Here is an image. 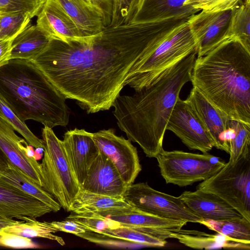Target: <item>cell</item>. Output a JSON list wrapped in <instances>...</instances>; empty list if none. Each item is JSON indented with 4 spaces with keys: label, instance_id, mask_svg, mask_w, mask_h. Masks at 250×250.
Segmentation results:
<instances>
[{
    "label": "cell",
    "instance_id": "cell-1",
    "mask_svg": "<svg viewBox=\"0 0 250 250\" xmlns=\"http://www.w3.org/2000/svg\"><path fill=\"white\" fill-rule=\"evenodd\" d=\"M178 26L174 18L108 25L87 42L51 40L32 60L88 113L108 110L128 79Z\"/></svg>",
    "mask_w": 250,
    "mask_h": 250
},
{
    "label": "cell",
    "instance_id": "cell-2",
    "mask_svg": "<svg viewBox=\"0 0 250 250\" xmlns=\"http://www.w3.org/2000/svg\"><path fill=\"white\" fill-rule=\"evenodd\" d=\"M196 57L195 49L151 85L130 95H119L113 103L119 127L149 158H155L163 149L167 122L183 86L191 81Z\"/></svg>",
    "mask_w": 250,
    "mask_h": 250
},
{
    "label": "cell",
    "instance_id": "cell-3",
    "mask_svg": "<svg viewBox=\"0 0 250 250\" xmlns=\"http://www.w3.org/2000/svg\"><path fill=\"white\" fill-rule=\"evenodd\" d=\"M193 87L231 119L250 124V50L229 38L196 57Z\"/></svg>",
    "mask_w": 250,
    "mask_h": 250
},
{
    "label": "cell",
    "instance_id": "cell-4",
    "mask_svg": "<svg viewBox=\"0 0 250 250\" xmlns=\"http://www.w3.org/2000/svg\"><path fill=\"white\" fill-rule=\"evenodd\" d=\"M0 97L23 122L51 128L68 124L66 99L32 60L10 59L0 67Z\"/></svg>",
    "mask_w": 250,
    "mask_h": 250
},
{
    "label": "cell",
    "instance_id": "cell-5",
    "mask_svg": "<svg viewBox=\"0 0 250 250\" xmlns=\"http://www.w3.org/2000/svg\"><path fill=\"white\" fill-rule=\"evenodd\" d=\"M43 157L40 164L42 187L49 193L65 211L80 189L68 161L62 140L51 128L42 129Z\"/></svg>",
    "mask_w": 250,
    "mask_h": 250
},
{
    "label": "cell",
    "instance_id": "cell-6",
    "mask_svg": "<svg viewBox=\"0 0 250 250\" xmlns=\"http://www.w3.org/2000/svg\"><path fill=\"white\" fill-rule=\"evenodd\" d=\"M188 21L176 28L154 49L129 77L126 85L135 91L149 86L167 69L196 49V42Z\"/></svg>",
    "mask_w": 250,
    "mask_h": 250
},
{
    "label": "cell",
    "instance_id": "cell-7",
    "mask_svg": "<svg viewBox=\"0 0 250 250\" xmlns=\"http://www.w3.org/2000/svg\"><path fill=\"white\" fill-rule=\"evenodd\" d=\"M196 189L219 196L250 221V151L234 164L226 163L214 175L198 184Z\"/></svg>",
    "mask_w": 250,
    "mask_h": 250
},
{
    "label": "cell",
    "instance_id": "cell-8",
    "mask_svg": "<svg viewBox=\"0 0 250 250\" xmlns=\"http://www.w3.org/2000/svg\"><path fill=\"white\" fill-rule=\"evenodd\" d=\"M155 158L166 183L181 187L209 178L226 163L220 158L208 153L201 154L164 149Z\"/></svg>",
    "mask_w": 250,
    "mask_h": 250
},
{
    "label": "cell",
    "instance_id": "cell-9",
    "mask_svg": "<svg viewBox=\"0 0 250 250\" xmlns=\"http://www.w3.org/2000/svg\"><path fill=\"white\" fill-rule=\"evenodd\" d=\"M122 199L137 209L159 217L200 224L203 221L179 196L156 190L147 183L128 185Z\"/></svg>",
    "mask_w": 250,
    "mask_h": 250
},
{
    "label": "cell",
    "instance_id": "cell-10",
    "mask_svg": "<svg viewBox=\"0 0 250 250\" xmlns=\"http://www.w3.org/2000/svg\"><path fill=\"white\" fill-rule=\"evenodd\" d=\"M92 137L99 150L110 159L125 183L133 184L142 167L137 148L130 141L116 135L112 128L93 133Z\"/></svg>",
    "mask_w": 250,
    "mask_h": 250
},
{
    "label": "cell",
    "instance_id": "cell-11",
    "mask_svg": "<svg viewBox=\"0 0 250 250\" xmlns=\"http://www.w3.org/2000/svg\"><path fill=\"white\" fill-rule=\"evenodd\" d=\"M233 9L208 12L201 10L188 21L196 42L197 57H202L229 39Z\"/></svg>",
    "mask_w": 250,
    "mask_h": 250
},
{
    "label": "cell",
    "instance_id": "cell-12",
    "mask_svg": "<svg viewBox=\"0 0 250 250\" xmlns=\"http://www.w3.org/2000/svg\"><path fill=\"white\" fill-rule=\"evenodd\" d=\"M166 130L173 132L189 149L208 153L213 147L194 111L186 100L180 97L172 109Z\"/></svg>",
    "mask_w": 250,
    "mask_h": 250
},
{
    "label": "cell",
    "instance_id": "cell-13",
    "mask_svg": "<svg viewBox=\"0 0 250 250\" xmlns=\"http://www.w3.org/2000/svg\"><path fill=\"white\" fill-rule=\"evenodd\" d=\"M185 100L201 122L213 147L229 154V138L232 131L230 123L232 119L213 105L194 87Z\"/></svg>",
    "mask_w": 250,
    "mask_h": 250
},
{
    "label": "cell",
    "instance_id": "cell-14",
    "mask_svg": "<svg viewBox=\"0 0 250 250\" xmlns=\"http://www.w3.org/2000/svg\"><path fill=\"white\" fill-rule=\"evenodd\" d=\"M92 134L84 129L76 128L66 131L62 140L68 161L80 187L99 153Z\"/></svg>",
    "mask_w": 250,
    "mask_h": 250
},
{
    "label": "cell",
    "instance_id": "cell-15",
    "mask_svg": "<svg viewBox=\"0 0 250 250\" xmlns=\"http://www.w3.org/2000/svg\"><path fill=\"white\" fill-rule=\"evenodd\" d=\"M127 186L110 159L99 151L80 188L91 193L122 199Z\"/></svg>",
    "mask_w": 250,
    "mask_h": 250
},
{
    "label": "cell",
    "instance_id": "cell-16",
    "mask_svg": "<svg viewBox=\"0 0 250 250\" xmlns=\"http://www.w3.org/2000/svg\"><path fill=\"white\" fill-rule=\"evenodd\" d=\"M13 127L0 116V150L7 161L42 187L40 164L25 153L27 142L15 132Z\"/></svg>",
    "mask_w": 250,
    "mask_h": 250
},
{
    "label": "cell",
    "instance_id": "cell-17",
    "mask_svg": "<svg viewBox=\"0 0 250 250\" xmlns=\"http://www.w3.org/2000/svg\"><path fill=\"white\" fill-rule=\"evenodd\" d=\"M37 16L36 25L50 41L57 40L66 43L87 42L98 34L84 36L66 16L47 0Z\"/></svg>",
    "mask_w": 250,
    "mask_h": 250
},
{
    "label": "cell",
    "instance_id": "cell-18",
    "mask_svg": "<svg viewBox=\"0 0 250 250\" xmlns=\"http://www.w3.org/2000/svg\"><path fill=\"white\" fill-rule=\"evenodd\" d=\"M179 197L193 213L203 220H219L243 217L224 200L211 193L196 189L185 191Z\"/></svg>",
    "mask_w": 250,
    "mask_h": 250
},
{
    "label": "cell",
    "instance_id": "cell-19",
    "mask_svg": "<svg viewBox=\"0 0 250 250\" xmlns=\"http://www.w3.org/2000/svg\"><path fill=\"white\" fill-rule=\"evenodd\" d=\"M52 211L37 199L19 190L0 184V216L16 218L25 216L35 218Z\"/></svg>",
    "mask_w": 250,
    "mask_h": 250
},
{
    "label": "cell",
    "instance_id": "cell-20",
    "mask_svg": "<svg viewBox=\"0 0 250 250\" xmlns=\"http://www.w3.org/2000/svg\"><path fill=\"white\" fill-rule=\"evenodd\" d=\"M165 239L175 238L181 244L196 249H250V243H245L220 233L210 234L195 230L165 229Z\"/></svg>",
    "mask_w": 250,
    "mask_h": 250
},
{
    "label": "cell",
    "instance_id": "cell-21",
    "mask_svg": "<svg viewBox=\"0 0 250 250\" xmlns=\"http://www.w3.org/2000/svg\"><path fill=\"white\" fill-rule=\"evenodd\" d=\"M66 16L85 36L97 34L107 25L104 18L80 0H47Z\"/></svg>",
    "mask_w": 250,
    "mask_h": 250
},
{
    "label": "cell",
    "instance_id": "cell-22",
    "mask_svg": "<svg viewBox=\"0 0 250 250\" xmlns=\"http://www.w3.org/2000/svg\"><path fill=\"white\" fill-rule=\"evenodd\" d=\"M114 221L120 226L131 229L159 228L167 229H181L187 222L159 217L140 211L134 208L129 210H115L99 213H85Z\"/></svg>",
    "mask_w": 250,
    "mask_h": 250
},
{
    "label": "cell",
    "instance_id": "cell-23",
    "mask_svg": "<svg viewBox=\"0 0 250 250\" xmlns=\"http://www.w3.org/2000/svg\"><path fill=\"white\" fill-rule=\"evenodd\" d=\"M0 184L17 189L30 195L57 212L61 206L42 187L31 179L24 172L10 162L0 174Z\"/></svg>",
    "mask_w": 250,
    "mask_h": 250
},
{
    "label": "cell",
    "instance_id": "cell-24",
    "mask_svg": "<svg viewBox=\"0 0 250 250\" xmlns=\"http://www.w3.org/2000/svg\"><path fill=\"white\" fill-rule=\"evenodd\" d=\"M187 0H142L134 21H153L192 15L201 10L185 6Z\"/></svg>",
    "mask_w": 250,
    "mask_h": 250
},
{
    "label": "cell",
    "instance_id": "cell-25",
    "mask_svg": "<svg viewBox=\"0 0 250 250\" xmlns=\"http://www.w3.org/2000/svg\"><path fill=\"white\" fill-rule=\"evenodd\" d=\"M49 42L36 24H29L12 40L10 59L33 60L44 50Z\"/></svg>",
    "mask_w": 250,
    "mask_h": 250
},
{
    "label": "cell",
    "instance_id": "cell-26",
    "mask_svg": "<svg viewBox=\"0 0 250 250\" xmlns=\"http://www.w3.org/2000/svg\"><path fill=\"white\" fill-rule=\"evenodd\" d=\"M132 208L123 199L91 193L80 188L71 204L70 211L85 214L126 210Z\"/></svg>",
    "mask_w": 250,
    "mask_h": 250
},
{
    "label": "cell",
    "instance_id": "cell-27",
    "mask_svg": "<svg viewBox=\"0 0 250 250\" xmlns=\"http://www.w3.org/2000/svg\"><path fill=\"white\" fill-rule=\"evenodd\" d=\"M18 219L22 221L7 227L1 231L28 238H46L55 241L61 246L65 245L64 241L62 237L53 234L58 231L51 222H40L35 217L25 216H21Z\"/></svg>",
    "mask_w": 250,
    "mask_h": 250
},
{
    "label": "cell",
    "instance_id": "cell-28",
    "mask_svg": "<svg viewBox=\"0 0 250 250\" xmlns=\"http://www.w3.org/2000/svg\"><path fill=\"white\" fill-rule=\"evenodd\" d=\"M201 224L209 229L245 243H250V221L245 218L203 220Z\"/></svg>",
    "mask_w": 250,
    "mask_h": 250
},
{
    "label": "cell",
    "instance_id": "cell-29",
    "mask_svg": "<svg viewBox=\"0 0 250 250\" xmlns=\"http://www.w3.org/2000/svg\"><path fill=\"white\" fill-rule=\"evenodd\" d=\"M250 0H243L233 9L229 38L240 41L250 50Z\"/></svg>",
    "mask_w": 250,
    "mask_h": 250
},
{
    "label": "cell",
    "instance_id": "cell-30",
    "mask_svg": "<svg viewBox=\"0 0 250 250\" xmlns=\"http://www.w3.org/2000/svg\"><path fill=\"white\" fill-rule=\"evenodd\" d=\"M230 127L233 132L229 140L230 157L228 162L232 165L243 154L250 151V124L231 120Z\"/></svg>",
    "mask_w": 250,
    "mask_h": 250
},
{
    "label": "cell",
    "instance_id": "cell-31",
    "mask_svg": "<svg viewBox=\"0 0 250 250\" xmlns=\"http://www.w3.org/2000/svg\"><path fill=\"white\" fill-rule=\"evenodd\" d=\"M33 17L25 11L2 14L0 16V40H13L29 24Z\"/></svg>",
    "mask_w": 250,
    "mask_h": 250
},
{
    "label": "cell",
    "instance_id": "cell-32",
    "mask_svg": "<svg viewBox=\"0 0 250 250\" xmlns=\"http://www.w3.org/2000/svg\"><path fill=\"white\" fill-rule=\"evenodd\" d=\"M99 233L133 242L147 244L151 247H164L167 243L166 240L160 239L139 230L122 226L105 229Z\"/></svg>",
    "mask_w": 250,
    "mask_h": 250
},
{
    "label": "cell",
    "instance_id": "cell-33",
    "mask_svg": "<svg viewBox=\"0 0 250 250\" xmlns=\"http://www.w3.org/2000/svg\"><path fill=\"white\" fill-rule=\"evenodd\" d=\"M0 116L7 122L19 133L21 135L27 143L36 148H44L42 140L38 138L21 121L0 97Z\"/></svg>",
    "mask_w": 250,
    "mask_h": 250
},
{
    "label": "cell",
    "instance_id": "cell-34",
    "mask_svg": "<svg viewBox=\"0 0 250 250\" xmlns=\"http://www.w3.org/2000/svg\"><path fill=\"white\" fill-rule=\"evenodd\" d=\"M77 236L90 242L106 248L136 249L145 247H151L150 245L147 244L133 242L89 230L79 234Z\"/></svg>",
    "mask_w": 250,
    "mask_h": 250
},
{
    "label": "cell",
    "instance_id": "cell-35",
    "mask_svg": "<svg viewBox=\"0 0 250 250\" xmlns=\"http://www.w3.org/2000/svg\"><path fill=\"white\" fill-rule=\"evenodd\" d=\"M66 219H71L84 226L87 230L100 232L107 229H114L120 224L112 220L98 216L72 212Z\"/></svg>",
    "mask_w": 250,
    "mask_h": 250
},
{
    "label": "cell",
    "instance_id": "cell-36",
    "mask_svg": "<svg viewBox=\"0 0 250 250\" xmlns=\"http://www.w3.org/2000/svg\"><path fill=\"white\" fill-rule=\"evenodd\" d=\"M45 0H0L1 14L17 11H25L37 16Z\"/></svg>",
    "mask_w": 250,
    "mask_h": 250
},
{
    "label": "cell",
    "instance_id": "cell-37",
    "mask_svg": "<svg viewBox=\"0 0 250 250\" xmlns=\"http://www.w3.org/2000/svg\"><path fill=\"white\" fill-rule=\"evenodd\" d=\"M243 0H187L185 6L199 10L216 12L233 9Z\"/></svg>",
    "mask_w": 250,
    "mask_h": 250
},
{
    "label": "cell",
    "instance_id": "cell-38",
    "mask_svg": "<svg viewBox=\"0 0 250 250\" xmlns=\"http://www.w3.org/2000/svg\"><path fill=\"white\" fill-rule=\"evenodd\" d=\"M0 246L14 249H35L40 247L29 238L2 231L0 232Z\"/></svg>",
    "mask_w": 250,
    "mask_h": 250
},
{
    "label": "cell",
    "instance_id": "cell-39",
    "mask_svg": "<svg viewBox=\"0 0 250 250\" xmlns=\"http://www.w3.org/2000/svg\"><path fill=\"white\" fill-rule=\"evenodd\" d=\"M51 223L58 231L70 233L76 235L87 231L84 226L71 219L62 221H53Z\"/></svg>",
    "mask_w": 250,
    "mask_h": 250
},
{
    "label": "cell",
    "instance_id": "cell-40",
    "mask_svg": "<svg viewBox=\"0 0 250 250\" xmlns=\"http://www.w3.org/2000/svg\"><path fill=\"white\" fill-rule=\"evenodd\" d=\"M112 7L120 12L127 13L134 9L138 0H111Z\"/></svg>",
    "mask_w": 250,
    "mask_h": 250
},
{
    "label": "cell",
    "instance_id": "cell-41",
    "mask_svg": "<svg viewBox=\"0 0 250 250\" xmlns=\"http://www.w3.org/2000/svg\"><path fill=\"white\" fill-rule=\"evenodd\" d=\"M12 40H0V67L10 60Z\"/></svg>",
    "mask_w": 250,
    "mask_h": 250
},
{
    "label": "cell",
    "instance_id": "cell-42",
    "mask_svg": "<svg viewBox=\"0 0 250 250\" xmlns=\"http://www.w3.org/2000/svg\"><path fill=\"white\" fill-rule=\"evenodd\" d=\"M92 3L96 7L102 9L105 13L108 25L110 24L112 12L111 0H90Z\"/></svg>",
    "mask_w": 250,
    "mask_h": 250
},
{
    "label": "cell",
    "instance_id": "cell-43",
    "mask_svg": "<svg viewBox=\"0 0 250 250\" xmlns=\"http://www.w3.org/2000/svg\"><path fill=\"white\" fill-rule=\"evenodd\" d=\"M83 4L86 5L87 7L91 9V10L97 12L102 16H103L106 21V24H108L107 18L104 12L101 9L95 6L91 1L90 0H80Z\"/></svg>",
    "mask_w": 250,
    "mask_h": 250
},
{
    "label": "cell",
    "instance_id": "cell-44",
    "mask_svg": "<svg viewBox=\"0 0 250 250\" xmlns=\"http://www.w3.org/2000/svg\"><path fill=\"white\" fill-rule=\"evenodd\" d=\"M21 221H18L13 218L2 217L0 216V232L2 229L7 227L15 224L20 222Z\"/></svg>",
    "mask_w": 250,
    "mask_h": 250
},
{
    "label": "cell",
    "instance_id": "cell-45",
    "mask_svg": "<svg viewBox=\"0 0 250 250\" xmlns=\"http://www.w3.org/2000/svg\"><path fill=\"white\" fill-rule=\"evenodd\" d=\"M8 161L2 152L0 150V174L5 169Z\"/></svg>",
    "mask_w": 250,
    "mask_h": 250
},
{
    "label": "cell",
    "instance_id": "cell-46",
    "mask_svg": "<svg viewBox=\"0 0 250 250\" xmlns=\"http://www.w3.org/2000/svg\"><path fill=\"white\" fill-rule=\"evenodd\" d=\"M142 1V0H138V4H137V9H136V12L135 15H136V13H137V12L139 7H140V5L141 4Z\"/></svg>",
    "mask_w": 250,
    "mask_h": 250
},
{
    "label": "cell",
    "instance_id": "cell-47",
    "mask_svg": "<svg viewBox=\"0 0 250 250\" xmlns=\"http://www.w3.org/2000/svg\"><path fill=\"white\" fill-rule=\"evenodd\" d=\"M1 14H1V13L0 12V15H1Z\"/></svg>",
    "mask_w": 250,
    "mask_h": 250
}]
</instances>
